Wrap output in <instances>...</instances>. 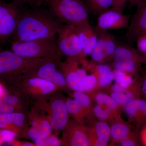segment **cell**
<instances>
[{
	"label": "cell",
	"mask_w": 146,
	"mask_h": 146,
	"mask_svg": "<svg viewBox=\"0 0 146 146\" xmlns=\"http://www.w3.org/2000/svg\"><path fill=\"white\" fill-rule=\"evenodd\" d=\"M62 23L50 11L39 9L22 11L9 40L13 42L54 39Z\"/></svg>",
	"instance_id": "obj_1"
},
{
	"label": "cell",
	"mask_w": 146,
	"mask_h": 146,
	"mask_svg": "<svg viewBox=\"0 0 146 146\" xmlns=\"http://www.w3.org/2000/svg\"><path fill=\"white\" fill-rule=\"evenodd\" d=\"M47 58H25L12 51L0 52V81L13 83L19 77L36 68Z\"/></svg>",
	"instance_id": "obj_2"
},
{
	"label": "cell",
	"mask_w": 146,
	"mask_h": 146,
	"mask_svg": "<svg viewBox=\"0 0 146 146\" xmlns=\"http://www.w3.org/2000/svg\"><path fill=\"white\" fill-rule=\"evenodd\" d=\"M46 4L63 23L77 26L89 23L88 9L81 1L38 0Z\"/></svg>",
	"instance_id": "obj_3"
},
{
	"label": "cell",
	"mask_w": 146,
	"mask_h": 146,
	"mask_svg": "<svg viewBox=\"0 0 146 146\" xmlns=\"http://www.w3.org/2000/svg\"><path fill=\"white\" fill-rule=\"evenodd\" d=\"M11 51L25 58L50 57L58 62L63 56L54 39H41L25 42H13Z\"/></svg>",
	"instance_id": "obj_4"
},
{
	"label": "cell",
	"mask_w": 146,
	"mask_h": 146,
	"mask_svg": "<svg viewBox=\"0 0 146 146\" xmlns=\"http://www.w3.org/2000/svg\"><path fill=\"white\" fill-rule=\"evenodd\" d=\"M79 63V58L67 57L65 62L59 61L57 65L65 76L68 87L74 91L89 92L98 84V79L96 71L95 69L94 72L85 77H82L77 72Z\"/></svg>",
	"instance_id": "obj_5"
},
{
	"label": "cell",
	"mask_w": 146,
	"mask_h": 146,
	"mask_svg": "<svg viewBox=\"0 0 146 146\" xmlns=\"http://www.w3.org/2000/svg\"><path fill=\"white\" fill-rule=\"evenodd\" d=\"M53 95L48 103L45 99L37 100L36 108L46 112L47 119L52 129L59 131L63 130L69 121V113L65 101Z\"/></svg>",
	"instance_id": "obj_6"
},
{
	"label": "cell",
	"mask_w": 146,
	"mask_h": 146,
	"mask_svg": "<svg viewBox=\"0 0 146 146\" xmlns=\"http://www.w3.org/2000/svg\"><path fill=\"white\" fill-rule=\"evenodd\" d=\"M56 44L62 55L79 59L84 58L76 26L62 24L57 32Z\"/></svg>",
	"instance_id": "obj_7"
},
{
	"label": "cell",
	"mask_w": 146,
	"mask_h": 146,
	"mask_svg": "<svg viewBox=\"0 0 146 146\" xmlns=\"http://www.w3.org/2000/svg\"><path fill=\"white\" fill-rule=\"evenodd\" d=\"M13 84L27 96L37 100L46 99L59 89L52 82L38 77L20 76Z\"/></svg>",
	"instance_id": "obj_8"
},
{
	"label": "cell",
	"mask_w": 146,
	"mask_h": 146,
	"mask_svg": "<svg viewBox=\"0 0 146 146\" xmlns=\"http://www.w3.org/2000/svg\"><path fill=\"white\" fill-rule=\"evenodd\" d=\"M21 12L20 6L13 3L0 1V47L12 36Z\"/></svg>",
	"instance_id": "obj_9"
},
{
	"label": "cell",
	"mask_w": 146,
	"mask_h": 146,
	"mask_svg": "<svg viewBox=\"0 0 146 146\" xmlns=\"http://www.w3.org/2000/svg\"><path fill=\"white\" fill-rule=\"evenodd\" d=\"M57 66L56 61L47 57L36 68L21 76L40 78L52 82L58 89H65L68 85L63 73L57 70Z\"/></svg>",
	"instance_id": "obj_10"
},
{
	"label": "cell",
	"mask_w": 146,
	"mask_h": 146,
	"mask_svg": "<svg viewBox=\"0 0 146 146\" xmlns=\"http://www.w3.org/2000/svg\"><path fill=\"white\" fill-rule=\"evenodd\" d=\"M62 144L65 146L91 145V129L76 121L69 120L64 128Z\"/></svg>",
	"instance_id": "obj_11"
},
{
	"label": "cell",
	"mask_w": 146,
	"mask_h": 146,
	"mask_svg": "<svg viewBox=\"0 0 146 146\" xmlns=\"http://www.w3.org/2000/svg\"><path fill=\"white\" fill-rule=\"evenodd\" d=\"M130 15H126L111 8L103 11L98 17L96 31L128 29Z\"/></svg>",
	"instance_id": "obj_12"
},
{
	"label": "cell",
	"mask_w": 146,
	"mask_h": 146,
	"mask_svg": "<svg viewBox=\"0 0 146 146\" xmlns=\"http://www.w3.org/2000/svg\"><path fill=\"white\" fill-rule=\"evenodd\" d=\"M136 6V12L131 17L125 36L126 40L131 45L146 35V1H142Z\"/></svg>",
	"instance_id": "obj_13"
},
{
	"label": "cell",
	"mask_w": 146,
	"mask_h": 146,
	"mask_svg": "<svg viewBox=\"0 0 146 146\" xmlns=\"http://www.w3.org/2000/svg\"><path fill=\"white\" fill-rule=\"evenodd\" d=\"M26 119L23 112H14L0 115V129H8L15 132L19 137L28 138L29 127Z\"/></svg>",
	"instance_id": "obj_14"
},
{
	"label": "cell",
	"mask_w": 146,
	"mask_h": 146,
	"mask_svg": "<svg viewBox=\"0 0 146 146\" xmlns=\"http://www.w3.org/2000/svg\"><path fill=\"white\" fill-rule=\"evenodd\" d=\"M82 47L84 57L91 54L96 44L98 35L89 22L76 26Z\"/></svg>",
	"instance_id": "obj_15"
},
{
	"label": "cell",
	"mask_w": 146,
	"mask_h": 146,
	"mask_svg": "<svg viewBox=\"0 0 146 146\" xmlns=\"http://www.w3.org/2000/svg\"><path fill=\"white\" fill-rule=\"evenodd\" d=\"M124 111L129 119L135 121L138 128L146 123V101L135 99L125 105Z\"/></svg>",
	"instance_id": "obj_16"
},
{
	"label": "cell",
	"mask_w": 146,
	"mask_h": 146,
	"mask_svg": "<svg viewBox=\"0 0 146 146\" xmlns=\"http://www.w3.org/2000/svg\"><path fill=\"white\" fill-rule=\"evenodd\" d=\"M115 61L129 60L143 63L142 54L138 50L129 45L117 42L114 56Z\"/></svg>",
	"instance_id": "obj_17"
},
{
	"label": "cell",
	"mask_w": 146,
	"mask_h": 146,
	"mask_svg": "<svg viewBox=\"0 0 146 146\" xmlns=\"http://www.w3.org/2000/svg\"><path fill=\"white\" fill-rule=\"evenodd\" d=\"M110 138V127L104 121L97 123L91 130V145L106 146Z\"/></svg>",
	"instance_id": "obj_18"
},
{
	"label": "cell",
	"mask_w": 146,
	"mask_h": 146,
	"mask_svg": "<svg viewBox=\"0 0 146 146\" xmlns=\"http://www.w3.org/2000/svg\"><path fill=\"white\" fill-rule=\"evenodd\" d=\"M96 32L102 41L104 49L108 61L114 56L117 45L115 37L108 32V31H100Z\"/></svg>",
	"instance_id": "obj_19"
},
{
	"label": "cell",
	"mask_w": 146,
	"mask_h": 146,
	"mask_svg": "<svg viewBox=\"0 0 146 146\" xmlns=\"http://www.w3.org/2000/svg\"><path fill=\"white\" fill-rule=\"evenodd\" d=\"M96 69L98 76V83L102 87H106L114 80V72L109 66L100 63L96 65Z\"/></svg>",
	"instance_id": "obj_20"
},
{
	"label": "cell",
	"mask_w": 146,
	"mask_h": 146,
	"mask_svg": "<svg viewBox=\"0 0 146 146\" xmlns=\"http://www.w3.org/2000/svg\"><path fill=\"white\" fill-rule=\"evenodd\" d=\"M131 133L129 127L123 123H115L110 127V137L114 141L120 142Z\"/></svg>",
	"instance_id": "obj_21"
},
{
	"label": "cell",
	"mask_w": 146,
	"mask_h": 146,
	"mask_svg": "<svg viewBox=\"0 0 146 146\" xmlns=\"http://www.w3.org/2000/svg\"><path fill=\"white\" fill-rule=\"evenodd\" d=\"M113 0H86V7L94 15H99L104 11L112 8Z\"/></svg>",
	"instance_id": "obj_22"
},
{
	"label": "cell",
	"mask_w": 146,
	"mask_h": 146,
	"mask_svg": "<svg viewBox=\"0 0 146 146\" xmlns=\"http://www.w3.org/2000/svg\"><path fill=\"white\" fill-rule=\"evenodd\" d=\"M65 104L68 113L73 115L77 122L83 124L86 116L78 103L74 99H68L65 102Z\"/></svg>",
	"instance_id": "obj_23"
},
{
	"label": "cell",
	"mask_w": 146,
	"mask_h": 146,
	"mask_svg": "<svg viewBox=\"0 0 146 146\" xmlns=\"http://www.w3.org/2000/svg\"><path fill=\"white\" fill-rule=\"evenodd\" d=\"M141 63L129 60L115 61V70L123 71L127 73L136 74L141 70Z\"/></svg>",
	"instance_id": "obj_24"
},
{
	"label": "cell",
	"mask_w": 146,
	"mask_h": 146,
	"mask_svg": "<svg viewBox=\"0 0 146 146\" xmlns=\"http://www.w3.org/2000/svg\"><path fill=\"white\" fill-rule=\"evenodd\" d=\"M74 99L78 103L86 116H88L91 110V99L88 95L84 92L81 91H74L73 94Z\"/></svg>",
	"instance_id": "obj_25"
},
{
	"label": "cell",
	"mask_w": 146,
	"mask_h": 146,
	"mask_svg": "<svg viewBox=\"0 0 146 146\" xmlns=\"http://www.w3.org/2000/svg\"><path fill=\"white\" fill-rule=\"evenodd\" d=\"M91 58L94 62L96 63H102L107 61V58L105 53L102 41L98 36V39L91 54Z\"/></svg>",
	"instance_id": "obj_26"
},
{
	"label": "cell",
	"mask_w": 146,
	"mask_h": 146,
	"mask_svg": "<svg viewBox=\"0 0 146 146\" xmlns=\"http://www.w3.org/2000/svg\"><path fill=\"white\" fill-rule=\"evenodd\" d=\"M95 99L97 104L103 105L112 112L117 109L118 104L112 97L107 94L98 93L95 96Z\"/></svg>",
	"instance_id": "obj_27"
},
{
	"label": "cell",
	"mask_w": 146,
	"mask_h": 146,
	"mask_svg": "<svg viewBox=\"0 0 146 146\" xmlns=\"http://www.w3.org/2000/svg\"><path fill=\"white\" fill-rule=\"evenodd\" d=\"M116 83L125 89H127L133 83V79L127 73L123 71L115 70L114 71V79Z\"/></svg>",
	"instance_id": "obj_28"
},
{
	"label": "cell",
	"mask_w": 146,
	"mask_h": 146,
	"mask_svg": "<svg viewBox=\"0 0 146 146\" xmlns=\"http://www.w3.org/2000/svg\"><path fill=\"white\" fill-rule=\"evenodd\" d=\"M93 111L96 117L103 121L107 120L110 118L112 112L103 105L99 104L94 106Z\"/></svg>",
	"instance_id": "obj_29"
},
{
	"label": "cell",
	"mask_w": 146,
	"mask_h": 146,
	"mask_svg": "<svg viewBox=\"0 0 146 146\" xmlns=\"http://www.w3.org/2000/svg\"><path fill=\"white\" fill-rule=\"evenodd\" d=\"M26 108L11 105L0 100V115L10 114L14 112H25Z\"/></svg>",
	"instance_id": "obj_30"
},
{
	"label": "cell",
	"mask_w": 146,
	"mask_h": 146,
	"mask_svg": "<svg viewBox=\"0 0 146 146\" xmlns=\"http://www.w3.org/2000/svg\"><path fill=\"white\" fill-rule=\"evenodd\" d=\"M1 137L0 142L1 145L4 143L7 145H13V143L15 141V138L17 135L15 132L8 129H1Z\"/></svg>",
	"instance_id": "obj_31"
},
{
	"label": "cell",
	"mask_w": 146,
	"mask_h": 146,
	"mask_svg": "<svg viewBox=\"0 0 146 146\" xmlns=\"http://www.w3.org/2000/svg\"><path fill=\"white\" fill-rule=\"evenodd\" d=\"M62 144L61 140H59L56 136L51 134L44 139L36 146H59Z\"/></svg>",
	"instance_id": "obj_32"
},
{
	"label": "cell",
	"mask_w": 146,
	"mask_h": 146,
	"mask_svg": "<svg viewBox=\"0 0 146 146\" xmlns=\"http://www.w3.org/2000/svg\"><path fill=\"white\" fill-rule=\"evenodd\" d=\"M119 143L121 145L123 146H135L139 145L137 135L136 133L132 132L129 136L120 141Z\"/></svg>",
	"instance_id": "obj_33"
},
{
	"label": "cell",
	"mask_w": 146,
	"mask_h": 146,
	"mask_svg": "<svg viewBox=\"0 0 146 146\" xmlns=\"http://www.w3.org/2000/svg\"><path fill=\"white\" fill-rule=\"evenodd\" d=\"M113 4L112 8L123 13L125 8L127 0H113Z\"/></svg>",
	"instance_id": "obj_34"
},
{
	"label": "cell",
	"mask_w": 146,
	"mask_h": 146,
	"mask_svg": "<svg viewBox=\"0 0 146 146\" xmlns=\"http://www.w3.org/2000/svg\"><path fill=\"white\" fill-rule=\"evenodd\" d=\"M141 94L146 101V74L144 75L141 83Z\"/></svg>",
	"instance_id": "obj_35"
},
{
	"label": "cell",
	"mask_w": 146,
	"mask_h": 146,
	"mask_svg": "<svg viewBox=\"0 0 146 146\" xmlns=\"http://www.w3.org/2000/svg\"><path fill=\"white\" fill-rule=\"evenodd\" d=\"M141 141L144 145L146 146V123L144 125L141 133Z\"/></svg>",
	"instance_id": "obj_36"
},
{
	"label": "cell",
	"mask_w": 146,
	"mask_h": 146,
	"mask_svg": "<svg viewBox=\"0 0 146 146\" xmlns=\"http://www.w3.org/2000/svg\"><path fill=\"white\" fill-rule=\"evenodd\" d=\"M34 2L35 0H13V3L16 5L20 6L26 3L32 4Z\"/></svg>",
	"instance_id": "obj_37"
},
{
	"label": "cell",
	"mask_w": 146,
	"mask_h": 146,
	"mask_svg": "<svg viewBox=\"0 0 146 146\" xmlns=\"http://www.w3.org/2000/svg\"><path fill=\"white\" fill-rule=\"evenodd\" d=\"M13 146H35V145L34 143H31L30 142H18V141H14L13 143Z\"/></svg>",
	"instance_id": "obj_38"
},
{
	"label": "cell",
	"mask_w": 146,
	"mask_h": 146,
	"mask_svg": "<svg viewBox=\"0 0 146 146\" xmlns=\"http://www.w3.org/2000/svg\"><path fill=\"white\" fill-rule=\"evenodd\" d=\"M127 1L131 5L135 6L137 5L138 3L141 2L143 0H127Z\"/></svg>",
	"instance_id": "obj_39"
},
{
	"label": "cell",
	"mask_w": 146,
	"mask_h": 146,
	"mask_svg": "<svg viewBox=\"0 0 146 146\" xmlns=\"http://www.w3.org/2000/svg\"><path fill=\"white\" fill-rule=\"evenodd\" d=\"M141 54H142L143 63H145L146 64V52L141 53Z\"/></svg>",
	"instance_id": "obj_40"
},
{
	"label": "cell",
	"mask_w": 146,
	"mask_h": 146,
	"mask_svg": "<svg viewBox=\"0 0 146 146\" xmlns=\"http://www.w3.org/2000/svg\"><path fill=\"white\" fill-rule=\"evenodd\" d=\"M143 1H146V0H143Z\"/></svg>",
	"instance_id": "obj_41"
},
{
	"label": "cell",
	"mask_w": 146,
	"mask_h": 146,
	"mask_svg": "<svg viewBox=\"0 0 146 146\" xmlns=\"http://www.w3.org/2000/svg\"><path fill=\"white\" fill-rule=\"evenodd\" d=\"M77 1H81V0H77Z\"/></svg>",
	"instance_id": "obj_42"
}]
</instances>
